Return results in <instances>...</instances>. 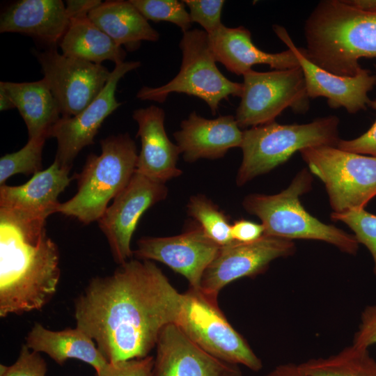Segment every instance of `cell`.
Here are the masks:
<instances>
[{
  "mask_svg": "<svg viewBox=\"0 0 376 376\" xmlns=\"http://www.w3.org/2000/svg\"><path fill=\"white\" fill-rule=\"evenodd\" d=\"M183 1L189 9L191 22L198 23L208 35L213 33L224 25L221 17L224 1L185 0Z\"/></svg>",
  "mask_w": 376,
  "mask_h": 376,
  "instance_id": "32",
  "label": "cell"
},
{
  "mask_svg": "<svg viewBox=\"0 0 376 376\" xmlns=\"http://www.w3.org/2000/svg\"><path fill=\"white\" fill-rule=\"evenodd\" d=\"M305 55L335 75H355L359 59L376 58V13L343 0L320 1L304 24Z\"/></svg>",
  "mask_w": 376,
  "mask_h": 376,
  "instance_id": "3",
  "label": "cell"
},
{
  "mask_svg": "<svg viewBox=\"0 0 376 376\" xmlns=\"http://www.w3.org/2000/svg\"><path fill=\"white\" fill-rule=\"evenodd\" d=\"M44 137L29 139L19 150L6 154L0 159V185H5L10 177L17 173L34 175L42 168Z\"/></svg>",
  "mask_w": 376,
  "mask_h": 376,
  "instance_id": "29",
  "label": "cell"
},
{
  "mask_svg": "<svg viewBox=\"0 0 376 376\" xmlns=\"http://www.w3.org/2000/svg\"><path fill=\"white\" fill-rule=\"evenodd\" d=\"M100 145V155L90 154L75 177L77 194L57 209V212L84 224L100 219L109 202L126 187L136 170V147L127 133L108 136Z\"/></svg>",
  "mask_w": 376,
  "mask_h": 376,
  "instance_id": "4",
  "label": "cell"
},
{
  "mask_svg": "<svg viewBox=\"0 0 376 376\" xmlns=\"http://www.w3.org/2000/svg\"><path fill=\"white\" fill-rule=\"evenodd\" d=\"M70 170L54 160L47 169L40 171L24 185L0 187V214L29 220H46L57 212L59 194L73 178Z\"/></svg>",
  "mask_w": 376,
  "mask_h": 376,
  "instance_id": "18",
  "label": "cell"
},
{
  "mask_svg": "<svg viewBox=\"0 0 376 376\" xmlns=\"http://www.w3.org/2000/svg\"><path fill=\"white\" fill-rule=\"evenodd\" d=\"M182 303V293L153 262L131 258L112 274L90 280L75 300L76 327L108 362L141 359L176 322Z\"/></svg>",
  "mask_w": 376,
  "mask_h": 376,
  "instance_id": "1",
  "label": "cell"
},
{
  "mask_svg": "<svg viewBox=\"0 0 376 376\" xmlns=\"http://www.w3.org/2000/svg\"><path fill=\"white\" fill-rule=\"evenodd\" d=\"M187 211L205 233L219 246H225L233 239L229 217L217 205L203 194L190 197Z\"/></svg>",
  "mask_w": 376,
  "mask_h": 376,
  "instance_id": "28",
  "label": "cell"
},
{
  "mask_svg": "<svg viewBox=\"0 0 376 376\" xmlns=\"http://www.w3.org/2000/svg\"><path fill=\"white\" fill-rule=\"evenodd\" d=\"M134 120L141 140L135 172L154 181L165 184L179 177L182 171L177 166L179 147L169 139L164 128V111L155 105L134 111Z\"/></svg>",
  "mask_w": 376,
  "mask_h": 376,
  "instance_id": "19",
  "label": "cell"
},
{
  "mask_svg": "<svg viewBox=\"0 0 376 376\" xmlns=\"http://www.w3.org/2000/svg\"><path fill=\"white\" fill-rule=\"evenodd\" d=\"M140 65L139 61H125L115 65L104 88L89 105L75 116H61L54 125L49 138L57 141L54 160L61 167L70 170L79 152L94 143L102 123L121 105L115 95L118 81L128 72Z\"/></svg>",
  "mask_w": 376,
  "mask_h": 376,
  "instance_id": "14",
  "label": "cell"
},
{
  "mask_svg": "<svg viewBox=\"0 0 376 376\" xmlns=\"http://www.w3.org/2000/svg\"><path fill=\"white\" fill-rule=\"evenodd\" d=\"M155 357L147 356L116 362H107L97 376H153Z\"/></svg>",
  "mask_w": 376,
  "mask_h": 376,
  "instance_id": "34",
  "label": "cell"
},
{
  "mask_svg": "<svg viewBox=\"0 0 376 376\" xmlns=\"http://www.w3.org/2000/svg\"><path fill=\"white\" fill-rule=\"evenodd\" d=\"M313 177L306 169L299 171L290 185L273 195L251 194L242 202L244 210L258 217L265 235L286 240H315L329 243L341 251L355 255L359 242L354 235L327 225L309 214L300 196L311 189Z\"/></svg>",
  "mask_w": 376,
  "mask_h": 376,
  "instance_id": "5",
  "label": "cell"
},
{
  "mask_svg": "<svg viewBox=\"0 0 376 376\" xmlns=\"http://www.w3.org/2000/svg\"><path fill=\"white\" fill-rule=\"evenodd\" d=\"M0 316L41 310L56 293L59 252L46 220L0 214Z\"/></svg>",
  "mask_w": 376,
  "mask_h": 376,
  "instance_id": "2",
  "label": "cell"
},
{
  "mask_svg": "<svg viewBox=\"0 0 376 376\" xmlns=\"http://www.w3.org/2000/svg\"><path fill=\"white\" fill-rule=\"evenodd\" d=\"M242 93L235 120L240 129L273 121L285 109L304 113L309 108L304 74L300 66L243 75Z\"/></svg>",
  "mask_w": 376,
  "mask_h": 376,
  "instance_id": "10",
  "label": "cell"
},
{
  "mask_svg": "<svg viewBox=\"0 0 376 376\" xmlns=\"http://www.w3.org/2000/svg\"><path fill=\"white\" fill-rule=\"evenodd\" d=\"M10 96L28 130L29 139L49 138L61 118L57 102L45 79L31 82L0 81Z\"/></svg>",
  "mask_w": 376,
  "mask_h": 376,
  "instance_id": "25",
  "label": "cell"
},
{
  "mask_svg": "<svg viewBox=\"0 0 376 376\" xmlns=\"http://www.w3.org/2000/svg\"><path fill=\"white\" fill-rule=\"evenodd\" d=\"M88 16L118 45H124L128 51L137 49L142 41L156 42L159 38V33L130 1H105Z\"/></svg>",
  "mask_w": 376,
  "mask_h": 376,
  "instance_id": "23",
  "label": "cell"
},
{
  "mask_svg": "<svg viewBox=\"0 0 376 376\" xmlns=\"http://www.w3.org/2000/svg\"><path fill=\"white\" fill-rule=\"evenodd\" d=\"M208 38L216 61L237 75L243 76L256 65H267L274 70L299 66L290 49L277 53L260 49L253 44L250 31L242 26L228 28L223 25L208 35Z\"/></svg>",
  "mask_w": 376,
  "mask_h": 376,
  "instance_id": "21",
  "label": "cell"
},
{
  "mask_svg": "<svg viewBox=\"0 0 376 376\" xmlns=\"http://www.w3.org/2000/svg\"><path fill=\"white\" fill-rule=\"evenodd\" d=\"M331 218L335 221H342L354 232L359 243L363 244L370 252L374 262L376 275V215L364 208L341 213L332 212Z\"/></svg>",
  "mask_w": 376,
  "mask_h": 376,
  "instance_id": "31",
  "label": "cell"
},
{
  "mask_svg": "<svg viewBox=\"0 0 376 376\" xmlns=\"http://www.w3.org/2000/svg\"><path fill=\"white\" fill-rule=\"evenodd\" d=\"M276 36L292 51L302 70L309 98L322 97L331 109L343 107L349 113L366 110L371 100L368 93L376 85V74L361 68L352 77L339 76L315 65L297 47L285 27L274 24Z\"/></svg>",
  "mask_w": 376,
  "mask_h": 376,
  "instance_id": "15",
  "label": "cell"
},
{
  "mask_svg": "<svg viewBox=\"0 0 376 376\" xmlns=\"http://www.w3.org/2000/svg\"><path fill=\"white\" fill-rule=\"evenodd\" d=\"M35 53L62 117L83 111L101 93L110 76L102 64L65 56L56 47Z\"/></svg>",
  "mask_w": 376,
  "mask_h": 376,
  "instance_id": "11",
  "label": "cell"
},
{
  "mask_svg": "<svg viewBox=\"0 0 376 376\" xmlns=\"http://www.w3.org/2000/svg\"><path fill=\"white\" fill-rule=\"evenodd\" d=\"M58 45L65 56L97 64L104 61L119 64L126 56L125 50L88 16L71 18Z\"/></svg>",
  "mask_w": 376,
  "mask_h": 376,
  "instance_id": "26",
  "label": "cell"
},
{
  "mask_svg": "<svg viewBox=\"0 0 376 376\" xmlns=\"http://www.w3.org/2000/svg\"><path fill=\"white\" fill-rule=\"evenodd\" d=\"M47 370V363L40 353L24 344L13 364H1L0 376H46Z\"/></svg>",
  "mask_w": 376,
  "mask_h": 376,
  "instance_id": "33",
  "label": "cell"
},
{
  "mask_svg": "<svg viewBox=\"0 0 376 376\" xmlns=\"http://www.w3.org/2000/svg\"><path fill=\"white\" fill-rule=\"evenodd\" d=\"M146 19L169 22L180 28L182 33L189 30L191 19L183 1L130 0Z\"/></svg>",
  "mask_w": 376,
  "mask_h": 376,
  "instance_id": "30",
  "label": "cell"
},
{
  "mask_svg": "<svg viewBox=\"0 0 376 376\" xmlns=\"http://www.w3.org/2000/svg\"><path fill=\"white\" fill-rule=\"evenodd\" d=\"M374 66L376 72V64ZM370 107L376 110V99L371 100ZM337 148L350 152L376 157V120L370 128L359 137L352 140L340 139Z\"/></svg>",
  "mask_w": 376,
  "mask_h": 376,
  "instance_id": "35",
  "label": "cell"
},
{
  "mask_svg": "<svg viewBox=\"0 0 376 376\" xmlns=\"http://www.w3.org/2000/svg\"><path fill=\"white\" fill-rule=\"evenodd\" d=\"M299 366L308 376H376V361L368 349L354 344L329 357L310 359Z\"/></svg>",
  "mask_w": 376,
  "mask_h": 376,
  "instance_id": "27",
  "label": "cell"
},
{
  "mask_svg": "<svg viewBox=\"0 0 376 376\" xmlns=\"http://www.w3.org/2000/svg\"><path fill=\"white\" fill-rule=\"evenodd\" d=\"M195 344L224 361L252 371L263 368L261 359L245 338L230 324L217 297L189 287L182 293L181 310L175 323Z\"/></svg>",
  "mask_w": 376,
  "mask_h": 376,
  "instance_id": "8",
  "label": "cell"
},
{
  "mask_svg": "<svg viewBox=\"0 0 376 376\" xmlns=\"http://www.w3.org/2000/svg\"><path fill=\"white\" fill-rule=\"evenodd\" d=\"M263 376H308L300 368L299 364L286 363L274 367Z\"/></svg>",
  "mask_w": 376,
  "mask_h": 376,
  "instance_id": "39",
  "label": "cell"
},
{
  "mask_svg": "<svg viewBox=\"0 0 376 376\" xmlns=\"http://www.w3.org/2000/svg\"><path fill=\"white\" fill-rule=\"evenodd\" d=\"M173 136L185 161L194 162L219 159L230 149L240 148L243 131L232 115L207 119L193 111L181 122Z\"/></svg>",
  "mask_w": 376,
  "mask_h": 376,
  "instance_id": "20",
  "label": "cell"
},
{
  "mask_svg": "<svg viewBox=\"0 0 376 376\" xmlns=\"http://www.w3.org/2000/svg\"><path fill=\"white\" fill-rule=\"evenodd\" d=\"M167 195L165 184L135 172L97 221L108 241L113 260L119 265L130 260L134 255L130 246L131 240L143 214L166 199Z\"/></svg>",
  "mask_w": 376,
  "mask_h": 376,
  "instance_id": "12",
  "label": "cell"
},
{
  "mask_svg": "<svg viewBox=\"0 0 376 376\" xmlns=\"http://www.w3.org/2000/svg\"><path fill=\"white\" fill-rule=\"evenodd\" d=\"M180 48L179 72L163 86H143L137 92L138 99L162 103L171 93H185L205 101L215 115L223 100L241 97L242 84L230 81L219 71L205 31L194 29L183 33Z\"/></svg>",
  "mask_w": 376,
  "mask_h": 376,
  "instance_id": "7",
  "label": "cell"
},
{
  "mask_svg": "<svg viewBox=\"0 0 376 376\" xmlns=\"http://www.w3.org/2000/svg\"><path fill=\"white\" fill-rule=\"evenodd\" d=\"M25 344L33 351L47 354L59 365L76 359L91 365L97 372L108 362L95 342L77 327L52 331L35 322Z\"/></svg>",
  "mask_w": 376,
  "mask_h": 376,
  "instance_id": "24",
  "label": "cell"
},
{
  "mask_svg": "<svg viewBox=\"0 0 376 376\" xmlns=\"http://www.w3.org/2000/svg\"><path fill=\"white\" fill-rule=\"evenodd\" d=\"M310 172L324 183L333 212L364 208L376 196V157L318 146L299 151Z\"/></svg>",
  "mask_w": 376,
  "mask_h": 376,
  "instance_id": "9",
  "label": "cell"
},
{
  "mask_svg": "<svg viewBox=\"0 0 376 376\" xmlns=\"http://www.w3.org/2000/svg\"><path fill=\"white\" fill-rule=\"evenodd\" d=\"M265 234L262 224L246 219H238L231 224L230 235L233 241L242 243L255 242Z\"/></svg>",
  "mask_w": 376,
  "mask_h": 376,
  "instance_id": "37",
  "label": "cell"
},
{
  "mask_svg": "<svg viewBox=\"0 0 376 376\" xmlns=\"http://www.w3.org/2000/svg\"><path fill=\"white\" fill-rule=\"evenodd\" d=\"M15 106L10 96L9 95V94L8 93V92L6 91L3 86L1 84H0V110L1 111H3L15 109Z\"/></svg>",
  "mask_w": 376,
  "mask_h": 376,
  "instance_id": "40",
  "label": "cell"
},
{
  "mask_svg": "<svg viewBox=\"0 0 376 376\" xmlns=\"http://www.w3.org/2000/svg\"><path fill=\"white\" fill-rule=\"evenodd\" d=\"M340 120L328 116L305 124L281 125L275 121L243 131L242 160L236 183L242 186L285 162L296 151L334 146L340 140Z\"/></svg>",
  "mask_w": 376,
  "mask_h": 376,
  "instance_id": "6",
  "label": "cell"
},
{
  "mask_svg": "<svg viewBox=\"0 0 376 376\" xmlns=\"http://www.w3.org/2000/svg\"><path fill=\"white\" fill-rule=\"evenodd\" d=\"M295 251L292 240L274 236L264 235L249 243L233 241L219 248L205 270L199 288L217 297L230 283L257 276L264 272L274 260L291 256Z\"/></svg>",
  "mask_w": 376,
  "mask_h": 376,
  "instance_id": "13",
  "label": "cell"
},
{
  "mask_svg": "<svg viewBox=\"0 0 376 376\" xmlns=\"http://www.w3.org/2000/svg\"><path fill=\"white\" fill-rule=\"evenodd\" d=\"M360 319L352 344L368 349L376 344V304L367 306L361 312Z\"/></svg>",
  "mask_w": 376,
  "mask_h": 376,
  "instance_id": "36",
  "label": "cell"
},
{
  "mask_svg": "<svg viewBox=\"0 0 376 376\" xmlns=\"http://www.w3.org/2000/svg\"><path fill=\"white\" fill-rule=\"evenodd\" d=\"M153 376H242V373L238 365L204 351L173 323L158 338Z\"/></svg>",
  "mask_w": 376,
  "mask_h": 376,
  "instance_id": "17",
  "label": "cell"
},
{
  "mask_svg": "<svg viewBox=\"0 0 376 376\" xmlns=\"http://www.w3.org/2000/svg\"><path fill=\"white\" fill-rule=\"evenodd\" d=\"M102 3L100 0H68L66 12L70 18L88 16L91 10Z\"/></svg>",
  "mask_w": 376,
  "mask_h": 376,
  "instance_id": "38",
  "label": "cell"
},
{
  "mask_svg": "<svg viewBox=\"0 0 376 376\" xmlns=\"http://www.w3.org/2000/svg\"><path fill=\"white\" fill-rule=\"evenodd\" d=\"M70 23L66 8L61 0H20L1 15L0 32L29 36L56 47Z\"/></svg>",
  "mask_w": 376,
  "mask_h": 376,
  "instance_id": "22",
  "label": "cell"
},
{
  "mask_svg": "<svg viewBox=\"0 0 376 376\" xmlns=\"http://www.w3.org/2000/svg\"><path fill=\"white\" fill-rule=\"evenodd\" d=\"M219 246L197 224L170 237H143L133 254L137 259L156 260L182 275L189 287L199 288L203 274Z\"/></svg>",
  "mask_w": 376,
  "mask_h": 376,
  "instance_id": "16",
  "label": "cell"
}]
</instances>
